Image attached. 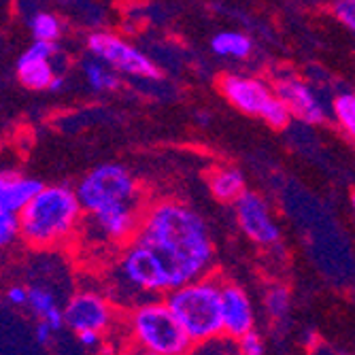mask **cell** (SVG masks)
<instances>
[{
	"mask_svg": "<svg viewBox=\"0 0 355 355\" xmlns=\"http://www.w3.org/2000/svg\"><path fill=\"white\" fill-rule=\"evenodd\" d=\"M128 355H149V353H143V351H139V349H135V351H130Z\"/></svg>",
	"mask_w": 355,
	"mask_h": 355,
	"instance_id": "33",
	"label": "cell"
},
{
	"mask_svg": "<svg viewBox=\"0 0 355 355\" xmlns=\"http://www.w3.org/2000/svg\"><path fill=\"white\" fill-rule=\"evenodd\" d=\"M21 234L19 228V215L9 213V211H0V245H9Z\"/></svg>",
	"mask_w": 355,
	"mask_h": 355,
	"instance_id": "24",
	"label": "cell"
},
{
	"mask_svg": "<svg viewBox=\"0 0 355 355\" xmlns=\"http://www.w3.org/2000/svg\"><path fill=\"white\" fill-rule=\"evenodd\" d=\"M236 221L243 234L260 247H272L281 241V228L275 221L268 202L257 191H245L234 205Z\"/></svg>",
	"mask_w": 355,
	"mask_h": 355,
	"instance_id": "8",
	"label": "cell"
},
{
	"mask_svg": "<svg viewBox=\"0 0 355 355\" xmlns=\"http://www.w3.org/2000/svg\"><path fill=\"white\" fill-rule=\"evenodd\" d=\"M77 338H79V343H81L83 347L94 349V347H98V345H101L103 334H98V332H81V334H77Z\"/></svg>",
	"mask_w": 355,
	"mask_h": 355,
	"instance_id": "30",
	"label": "cell"
},
{
	"mask_svg": "<svg viewBox=\"0 0 355 355\" xmlns=\"http://www.w3.org/2000/svg\"><path fill=\"white\" fill-rule=\"evenodd\" d=\"M64 324L75 334L107 332L113 324L111 302L96 292H79L64 304Z\"/></svg>",
	"mask_w": 355,
	"mask_h": 355,
	"instance_id": "9",
	"label": "cell"
},
{
	"mask_svg": "<svg viewBox=\"0 0 355 355\" xmlns=\"http://www.w3.org/2000/svg\"><path fill=\"white\" fill-rule=\"evenodd\" d=\"M239 349H241V355H266V349H264V340L257 332H251L247 334L245 338L239 340Z\"/></svg>",
	"mask_w": 355,
	"mask_h": 355,
	"instance_id": "26",
	"label": "cell"
},
{
	"mask_svg": "<svg viewBox=\"0 0 355 355\" xmlns=\"http://www.w3.org/2000/svg\"><path fill=\"white\" fill-rule=\"evenodd\" d=\"M334 115L349 139L355 141V94H340L334 98Z\"/></svg>",
	"mask_w": 355,
	"mask_h": 355,
	"instance_id": "19",
	"label": "cell"
},
{
	"mask_svg": "<svg viewBox=\"0 0 355 355\" xmlns=\"http://www.w3.org/2000/svg\"><path fill=\"white\" fill-rule=\"evenodd\" d=\"M55 45L47 43V41H35L30 45V49H26V53L17 60V62H49V58L55 53Z\"/></svg>",
	"mask_w": 355,
	"mask_h": 355,
	"instance_id": "25",
	"label": "cell"
},
{
	"mask_svg": "<svg viewBox=\"0 0 355 355\" xmlns=\"http://www.w3.org/2000/svg\"><path fill=\"white\" fill-rule=\"evenodd\" d=\"M221 94L228 98L230 105H234L239 111L245 115H257L262 117L264 109L272 101L275 92L266 87L262 81L251 79V77H241V75H225L219 81Z\"/></svg>",
	"mask_w": 355,
	"mask_h": 355,
	"instance_id": "10",
	"label": "cell"
},
{
	"mask_svg": "<svg viewBox=\"0 0 355 355\" xmlns=\"http://www.w3.org/2000/svg\"><path fill=\"white\" fill-rule=\"evenodd\" d=\"M221 315L223 334L234 340L255 332V313L245 289L234 283H223L221 287Z\"/></svg>",
	"mask_w": 355,
	"mask_h": 355,
	"instance_id": "11",
	"label": "cell"
},
{
	"mask_svg": "<svg viewBox=\"0 0 355 355\" xmlns=\"http://www.w3.org/2000/svg\"><path fill=\"white\" fill-rule=\"evenodd\" d=\"M7 300L9 304L13 306H28V300H30V287L26 285H11L7 289Z\"/></svg>",
	"mask_w": 355,
	"mask_h": 355,
	"instance_id": "28",
	"label": "cell"
},
{
	"mask_svg": "<svg viewBox=\"0 0 355 355\" xmlns=\"http://www.w3.org/2000/svg\"><path fill=\"white\" fill-rule=\"evenodd\" d=\"M83 71L87 77V83L96 89V92H103V89H115L119 85V79L105 71V67H101L98 62H85L83 64Z\"/></svg>",
	"mask_w": 355,
	"mask_h": 355,
	"instance_id": "21",
	"label": "cell"
},
{
	"mask_svg": "<svg viewBox=\"0 0 355 355\" xmlns=\"http://www.w3.org/2000/svg\"><path fill=\"white\" fill-rule=\"evenodd\" d=\"M311 353H313V355H338V353H334L330 347L321 345V343H317L315 347H311Z\"/></svg>",
	"mask_w": 355,
	"mask_h": 355,
	"instance_id": "31",
	"label": "cell"
},
{
	"mask_svg": "<svg viewBox=\"0 0 355 355\" xmlns=\"http://www.w3.org/2000/svg\"><path fill=\"white\" fill-rule=\"evenodd\" d=\"M211 47L217 55L225 58H247L251 53V41L241 32H219L211 41Z\"/></svg>",
	"mask_w": 355,
	"mask_h": 355,
	"instance_id": "17",
	"label": "cell"
},
{
	"mask_svg": "<svg viewBox=\"0 0 355 355\" xmlns=\"http://www.w3.org/2000/svg\"><path fill=\"white\" fill-rule=\"evenodd\" d=\"M43 187L45 185L39 179L24 177L15 171H5L0 177V211L19 215L43 191Z\"/></svg>",
	"mask_w": 355,
	"mask_h": 355,
	"instance_id": "13",
	"label": "cell"
},
{
	"mask_svg": "<svg viewBox=\"0 0 355 355\" xmlns=\"http://www.w3.org/2000/svg\"><path fill=\"white\" fill-rule=\"evenodd\" d=\"M83 213L94 215L119 207L141 209V187L130 171L119 164H103L92 168L75 187Z\"/></svg>",
	"mask_w": 355,
	"mask_h": 355,
	"instance_id": "5",
	"label": "cell"
},
{
	"mask_svg": "<svg viewBox=\"0 0 355 355\" xmlns=\"http://www.w3.org/2000/svg\"><path fill=\"white\" fill-rule=\"evenodd\" d=\"M62 85H64V79L55 75V79H53L51 85H49V92H58V89H62Z\"/></svg>",
	"mask_w": 355,
	"mask_h": 355,
	"instance_id": "32",
	"label": "cell"
},
{
	"mask_svg": "<svg viewBox=\"0 0 355 355\" xmlns=\"http://www.w3.org/2000/svg\"><path fill=\"white\" fill-rule=\"evenodd\" d=\"M83 207L69 185H45L39 196L19 213V239L35 249H51L75 234Z\"/></svg>",
	"mask_w": 355,
	"mask_h": 355,
	"instance_id": "2",
	"label": "cell"
},
{
	"mask_svg": "<svg viewBox=\"0 0 355 355\" xmlns=\"http://www.w3.org/2000/svg\"><path fill=\"white\" fill-rule=\"evenodd\" d=\"M135 349L149 355H187L193 340L164 300H147L128 315Z\"/></svg>",
	"mask_w": 355,
	"mask_h": 355,
	"instance_id": "4",
	"label": "cell"
},
{
	"mask_svg": "<svg viewBox=\"0 0 355 355\" xmlns=\"http://www.w3.org/2000/svg\"><path fill=\"white\" fill-rule=\"evenodd\" d=\"M30 28H32V35H35L37 41L53 43L60 37V24L49 13H37L30 21Z\"/></svg>",
	"mask_w": 355,
	"mask_h": 355,
	"instance_id": "23",
	"label": "cell"
},
{
	"mask_svg": "<svg viewBox=\"0 0 355 355\" xmlns=\"http://www.w3.org/2000/svg\"><path fill=\"white\" fill-rule=\"evenodd\" d=\"M275 94L287 105L294 117L306 123H321L326 119V111L317 101L313 89L298 79H281L275 85Z\"/></svg>",
	"mask_w": 355,
	"mask_h": 355,
	"instance_id": "12",
	"label": "cell"
},
{
	"mask_svg": "<svg viewBox=\"0 0 355 355\" xmlns=\"http://www.w3.org/2000/svg\"><path fill=\"white\" fill-rule=\"evenodd\" d=\"M221 287L217 279L205 277L166 294L164 302L193 343L223 336Z\"/></svg>",
	"mask_w": 355,
	"mask_h": 355,
	"instance_id": "3",
	"label": "cell"
},
{
	"mask_svg": "<svg viewBox=\"0 0 355 355\" xmlns=\"http://www.w3.org/2000/svg\"><path fill=\"white\" fill-rule=\"evenodd\" d=\"M292 117H294L292 111L287 109V105L279 98L277 94L272 96V101L268 103V107L262 113V119L270 128H275V130H285V128L289 125V121H292Z\"/></svg>",
	"mask_w": 355,
	"mask_h": 355,
	"instance_id": "22",
	"label": "cell"
},
{
	"mask_svg": "<svg viewBox=\"0 0 355 355\" xmlns=\"http://www.w3.org/2000/svg\"><path fill=\"white\" fill-rule=\"evenodd\" d=\"M334 13L349 30L355 32V0H336Z\"/></svg>",
	"mask_w": 355,
	"mask_h": 355,
	"instance_id": "27",
	"label": "cell"
},
{
	"mask_svg": "<svg viewBox=\"0 0 355 355\" xmlns=\"http://www.w3.org/2000/svg\"><path fill=\"white\" fill-rule=\"evenodd\" d=\"M87 45L94 55H98L103 62L111 64L113 69H117L121 73L137 75V77H149V79L159 77V69L155 64L145 53H141L130 43L121 41L119 37L107 35V32H96V35H92L87 39Z\"/></svg>",
	"mask_w": 355,
	"mask_h": 355,
	"instance_id": "7",
	"label": "cell"
},
{
	"mask_svg": "<svg viewBox=\"0 0 355 355\" xmlns=\"http://www.w3.org/2000/svg\"><path fill=\"white\" fill-rule=\"evenodd\" d=\"M351 205H353V211H355V193H353V196H351Z\"/></svg>",
	"mask_w": 355,
	"mask_h": 355,
	"instance_id": "34",
	"label": "cell"
},
{
	"mask_svg": "<svg viewBox=\"0 0 355 355\" xmlns=\"http://www.w3.org/2000/svg\"><path fill=\"white\" fill-rule=\"evenodd\" d=\"M53 332H55V330H53L49 324H45V321H39L37 328H35V338H37V343L47 345V343L51 340V334H53Z\"/></svg>",
	"mask_w": 355,
	"mask_h": 355,
	"instance_id": "29",
	"label": "cell"
},
{
	"mask_svg": "<svg viewBox=\"0 0 355 355\" xmlns=\"http://www.w3.org/2000/svg\"><path fill=\"white\" fill-rule=\"evenodd\" d=\"M28 306H30V311L35 313L41 321L49 324L55 332H58L62 326H67V324H64V311L60 309L55 296L49 292V289L39 287V285H32V287H30V300H28Z\"/></svg>",
	"mask_w": 355,
	"mask_h": 355,
	"instance_id": "15",
	"label": "cell"
},
{
	"mask_svg": "<svg viewBox=\"0 0 355 355\" xmlns=\"http://www.w3.org/2000/svg\"><path fill=\"white\" fill-rule=\"evenodd\" d=\"M209 189L213 193V198H217L223 205H236L243 193L247 191L245 177L239 168H215L209 175Z\"/></svg>",
	"mask_w": 355,
	"mask_h": 355,
	"instance_id": "14",
	"label": "cell"
},
{
	"mask_svg": "<svg viewBox=\"0 0 355 355\" xmlns=\"http://www.w3.org/2000/svg\"><path fill=\"white\" fill-rule=\"evenodd\" d=\"M117 275L123 279V283L137 289L141 294H168L171 292V281L159 264L155 255L145 249L139 243L125 245L119 262H117Z\"/></svg>",
	"mask_w": 355,
	"mask_h": 355,
	"instance_id": "6",
	"label": "cell"
},
{
	"mask_svg": "<svg viewBox=\"0 0 355 355\" xmlns=\"http://www.w3.org/2000/svg\"><path fill=\"white\" fill-rule=\"evenodd\" d=\"M187 355H241V349H239V340L223 334L205 343H193Z\"/></svg>",
	"mask_w": 355,
	"mask_h": 355,
	"instance_id": "20",
	"label": "cell"
},
{
	"mask_svg": "<svg viewBox=\"0 0 355 355\" xmlns=\"http://www.w3.org/2000/svg\"><path fill=\"white\" fill-rule=\"evenodd\" d=\"M135 243L149 249L162 264L171 292L209 277L215 247L205 219L177 200H159L143 211Z\"/></svg>",
	"mask_w": 355,
	"mask_h": 355,
	"instance_id": "1",
	"label": "cell"
},
{
	"mask_svg": "<svg viewBox=\"0 0 355 355\" xmlns=\"http://www.w3.org/2000/svg\"><path fill=\"white\" fill-rule=\"evenodd\" d=\"M264 306L272 321H283L292 311V294L285 285H272L264 294Z\"/></svg>",
	"mask_w": 355,
	"mask_h": 355,
	"instance_id": "18",
	"label": "cell"
},
{
	"mask_svg": "<svg viewBox=\"0 0 355 355\" xmlns=\"http://www.w3.org/2000/svg\"><path fill=\"white\" fill-rule=\"evenodd\" d=\"M17 75L28 89H49L55 79L49 62H17Z\"/></svg>",
	"mask_w": 355,
	"mask_h": 355,
	"instance_id": "16",
	"label": "cell"
}]
</instances>
